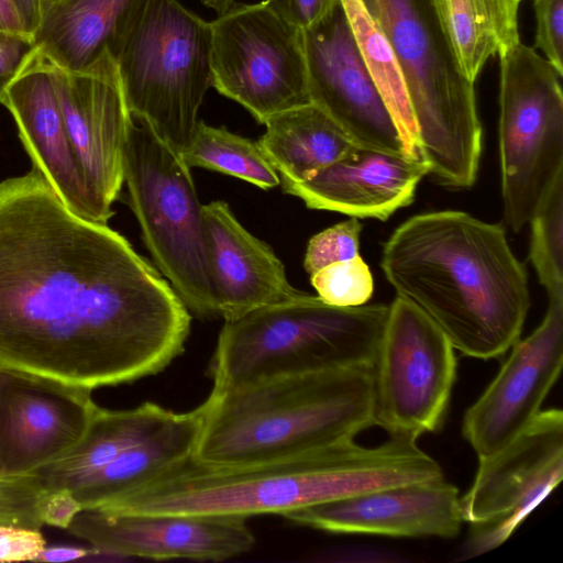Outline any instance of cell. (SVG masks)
Instances as JSON below:
<instances>
[{"label":"cell","mask_w":563,"mask_h":563,"mask_svg":"<svg viewBox=\"0 0 563 563\" xmlns=\"http://www.w3.org/2000/svg\"><path fill=\"white\" fill-rule=\"evenodd\" d=\"M175 413L154 402L128 410L99 407L82 438L64 455L36 471L44 490H71L120 454L155 434Z\"/></svg>","instance_id":"603a6c76"},{"label":"cell","mask_w":563,"mask_h":563,"mask_svg":"<svg viewBox=\"0 0 563 563\" xmlns=\"http://www.w3.org/2000/svg\"><path fill=\"white\" fill-rule=\"evenodd\" d=\"M0 29L26 33L13 0H0Z\"/></svg>","instance_id":"74e56055"},{"label":"cell","mask_w":563,"mask_h":563,"mask_svg":"<svg viewBox=\"0 0 563 563\" xmlns=\"http://www.w3.org/2000/svg\"><path fill=\"white\" fill-rule=\"evenodd\" d=\"M460 498L442 476L307 506L283 517L332 533L452 539L463 522Z\"/></svg>","instance_id":"ac0fdd59"},{"label":"cell","mask_w":563,"mask_h":563,"mask_svg":"<svg viewBox=\"0 0 563 563\" xmlns=\"http://www.w3.org/2000/svg\"><path fill=\"white\" fill-rule=\"evenodd\" d=\"M380 266L462 355L498 358L520 339L528 277L501 225L455 210L417 214L385 243Z\"/></svg>","instance_id":"7a4b0ae2"},{"label":"cell","mask_w":563,"mask_h":563,"mask_svg":"<svg viewBox=\"0 0 563 563\" xmlns=\"http://www.w3.org/2000/svg\"><path fill=\"white\" fill-rule=\"evenodd\" d=\"M45 547L41 530L0 523V562H34Z\"/></svg>","instance_id":"836d02e7"},{"label":"cell","mask_w":563,"mask_h":563,"mask_svg":"<svg viewBox=\"0 0 563 563\" xmlns=\"http://www.w3.org/2000/svg\"><path fill=\"white\" fill-rule=\"evenodd\" d=\"M202 218L218 318L232 321L302 294L273 249L250 233L227 202L202 205Z\"/></svg>","instance_id":"44dd1931"},{"label":"cell","mask_w":563,"mask_h":563,"mask_svg":"<svg viewBox=\"0 0 563 563\" xmlns=\"http://www.w3.org/2000/svg\"><path fill=\"white\" fill-rule=\"evenodd\" d=\"M388 311L383 303L338 307L302 292L225 321L209 365L212 391L286 375L373 365Z\"/></svg>","instance_id":"5b68a950"},{"label":"cell","mask_w":563,"mask_h":563,"mask_svg":"<svg viewBox=\"0 0 563 563\" xmlns=\"http://www.w3.org/2000/svg\"><path fill=\"white\" fill-rule=\"evenodd\" d=\"M365 65L400 133L406 154L420 156L417 126L401 67L362 0H341Z\"/></svg>","instance_id":"4316f807"},{"label":"cell","mask_w":563,"mask_h":563,"mask_svg":"<svg viewBox=\"0 0 563 563\" xmlns=\"http://www.w3.org/2000/svg\"><path fill=\"white\" fill-rule=\"evenodd\" d=\"M534 48L563 77V0H533Z\"/></svg>","instance_id":"1f68e13d"},{"label":"cell","mask_w":563,"mask_h":563,"mask_svg":"<svg viewBox=\"0 0 563 563\" xmlns=\"http://www.w3.org/2000/svg\"><path fill=\"white\" fill-rule=\"evenodd\" d=\"M66 129L100 222L124 181V156L133 117L117 64L108 53L89 67L70 71L52 65Z\"/></svg>","instance_id":"5bb4252c"},{"label":"cell","mask_w":563,"mask_h":563,"mask_svg":"<svg viewBox=\"0 0 563 563\" xmlns=\"http://www.w3.org/2000/svg\"><path fill=\"white\" fill-rule=\"evenodd\" d=\"M91 549L71 545L45 547L34 562H65L85 559Z\"/></svg>","instance_id":"8d00e7d4"},{"label":"cell","mask_w":563,"mask_h":563,"mask_svg":"<svg viewBox=\"0 0 563 563\" xmlns=\"http://www.w3.org/2000/svg\"><path fill=\"white\" fill-rule=\"evenodd\" d=\"M495 378L467 408L462 435L478 459L500 450L541 411L563 364V298L549 299L541 324L518 339Z\"/></svg>","instance_id":"9a60e30c"},{"label":"cell","mask_w":563,"mask_h":563,"mask_svg":"<svg viewBox=\"0 0 563 563\" xmlns=\"http://www.w3.org/2000/svg\"><path fill=\"white\" fill-rule=\"evenodd\" d=\"M301 35L310 102L332 119L354 145L407 155L341 0L321 20L301 30Z\"/></svg>","instance_id":"4fadbf2b"},{"label":"cell","mask_w":563,"mask_h":563,"mask_svg":"<svg viewBox=\"0 0 563 563\" xmlns=\"http://www.w3.org/2000/svg\"><path fill=\"white\" fill-rule=\"evenodd\" d=\"M203 417V402L191 411L176 412L155 434L130 448L73 488L70 492L82 510L98 508L190 456L200 434Z\"/></svg>","instance_id":"cb8c5ba5"},{"label":"cell","mask_w":563,"mask_h":563,"mask_svg":"<svg viewBox=\"0 0 563 563\" xmlns=\"http://www.w3.org/2000/svg\"><path fill=\"white\" fill-rule=\"evenodd\" d=\"M152 0H48L32 34L52 65L85 69L104 54L113 59Z\"/></svg>","instance_id":"7402d4cb"},{"label":"cell","mask_w":563,"mask_h":563,"mask_svg":"<svg viewBox=\"0 0 563 563\" xmlns=\"http://www.w3.org/2000/svg\"><path fill=\"white\" fill-rule=\"evenodd\" d=\"M245 517L111 514L81 510L67 530L122 559L224 561L250 551L255 538Z\"/></svg>","instance_id":"e0dca14e"},{"label":"cell","mask_w":563,"mask_h":563,"mask_svg":"<svg viewBox=\"0 0 563 563\" xmlns=\"http://www.w3.org/2000/svg\"><path fill=\"white\" fill-rule=\"evenodd\" d=\"M340 0H264L278 16L303 30L321 20Z\"/></svg>","instance_id":"e575fe53"},{"label":"cell","mask_w":563,"mask_h":563,"mask_svg":"<svg viewBox=\"0 0 563 563\" xmlns=\"http://www.w3.org/2000/svg\"><path fill=\"white\" fill-rule=\"evenodd\" d=\"M362 224L357 218L330 227L313 235L307 246L303 267L311 276L319 269L358 254Z\"/></svg>","instance_id":"4dcf8cb0"},{"label":"cell","mask_w":563,"mask_h":563,"mask_svg":"<svg viewBox=\"0 0 563 563\" xmlns=\"http://www.w3.org/2000/svg\"><path fill=\"white\" fill-rule=\"evenodd\" d=\"M530 252L549 299L563 298V173L541 197L532 217Z\"/></svg>","instance_id":"f1b7e54d"},{"label":"cell","mask_w":563,"mask_h":563,"mask_svg":"<svg viewBox=\"0 0 563 563\" xmlns=\"http://www.w3.org/2000/svg\"><path fill=\"white\" fill-rule=\"evenodd\" d=\"M443 476L417 440L389 437L366 448L354 440L277 460L209 466L191 455L98 507L111 514L286 515L364 492Z\"/></svg>","instance_id":"3957f363"},{"label":"cell","mask_w":563,"mask_h":563,"mask_svg":"<svg viewBox=\"0 0 563 563\" xmlns=\"http://www.w3.org/2000/svg\"><path fill=\"white\" fill-rule=\"evenodd\" d=\"M474 481L461 498L471 523L464 558L501 545L563 478V412L541 410L500 450L478 459Z\"/></svg>","instance_id":"7c38bea8"},{"label":"cell","mask_w":563,"mask_h":563,"mask_svg":"<svg viewBox=\"0 0 563 563\" xmlns=\"http://www.w3.org/2000/svg\"><path fill=\"white\" fill-rule=\"evenodd\" d=\"M257 144L280 183H299L346 154L354 145L339 125L310 103L268 118Z\"/></svg>","instance_id":"d4e9b609"},{"label":"cell","mask_w":563,"mask_h":563,"mask_svg":"<svg viewBox=\"0 0 563 563\" xmlns=\"http://www.w3.org/2000/svg\"><path fill=\"white\" fill-rule=\"evenodd\" d=\"M190 313L107 224L70 211L34 168L0 183V368L92 391L165 369Z\"/></svg>","instance_id":"6da1fadb"},{"label":"cell","mask_w":563,"mask_h":563,"mask_svg":"<svg viewBox=\"0 0 563 563\" xmlns=\"http://www.w3.org/2000/svg\"><path fill=\"white\" fill-rule=\"evenodd\" d=\"M43 1H44V3H46L48 0H43Z\"/></svg>","instance_id":"ab89813d"},{"label":"cell","mask_w":563,"mask_h":563,"mask_svg":"<svg viewBox=\"0 0 563 563\" xmlns=\"http://www.w3.org/2000/svg\"><path fill=\"white\" fill-rule=\"evenodd\" d=\"M35 52L31 34L0 29V103L7 89Z\"/></svg>","instance_id":"d6a6232c"},{"label":"cell","mask_w":563,"mask_h":563,"mask_svg":"<svg viewBox=\"0 0 563 563\" xmlns=\"http://www.w3.org/2000/svg\"><path fill=\"white\" fill-rule=\"evenodd\" d=\"M98 408L90 390L0 368V473H32L57 460Z\"/></svg>","instance_id":"2e32d148"},{"label":"cell","mask_w":563,"mask_h":563,"mask_svg":"<svg viewBox=\"0 0 563 563\" xmlns=\"http://www.w3.org/2000/svg\"><path fill=\"white\" fill-rule=\"evenodd\" d=\"M181 156L189 167L231 175L265 190L280 184L257 142L201 120Z\"/></svg>","instance_id":"83f0119b"},{"label":"cell","mask_w":563,"mask_h":563,"mask_svg":"<svg viewBox=\"0 0 563 563\" xmlns=\"http://www.w3.org/2000/svg\"><path fill=\"white\" fill-rule=\"evenodd\" d=\"M191 457L238 466L354 440L373 423V365L294 374L212 391Z\"/></svg>","instance_id":"277c9868"},{"label":"cell","mask_w":563,"mask_h":563,"mask_svg":"<svg viewBox=\"0 0 563 563\" xmlns=\"http://www.w3.org/2000/svg\"><path fill=\"white\" fill-rule=\"evenodd\" d=\"M429 168L421 156L393 154L353 145L341 158L284 191L308 208L354 218L387 220L415 199Z\"/></svg>","instance_id":"ffe728a7"},{"label":"cell","mask_w":563,"mask_h":563,"mask_svg":"<svg viewBox=\"0 0 563 563\" xmlns=\"http://www.w3.org/2000/svg\"><path fill=\"white\" fill-rule=\"evenodd\" d=\"M210 27L211 86L258 123L310 103L300 29L263 2L235 3Z\"/></svg>","instance_id":"8fae6325"},{"label":"cell","mask_w":563,"mask_h":563,"mask_svg":"<svg viewBox=\"0 0 563 563\" xmlns=\"http://www.w3.org/2000/svg\"><path fill=\"white\" fill-rule=\"evenodd\" d=\"M130 206L156 266L189 313L218 318L200 205L190 167L133 118L124 156Z\"/></svg>","instance_id":"ba28073f"},{"label":"cell","mask_w":563,"mask_h":563,"mask_svg":"<svg viewBox=\"0 0 563 563\" xmlns=\"http://www.w3.org/2000/svg\"><path fill=\"white\" fill-rule=\"evenodd\" d=\"M561 78L521 41L499 56L501 196L514 232L529 223L541 197L563 173Z\"/></svg>","instance_id":"9c48e42d"},{"label":"cell","mask_w":563,"mask_h":563,"mask_svg":"<svg viewBox=\"0 0 563 563\" xmlns=\"http://www.w3.org/2000/svg\"><path fill=\"white\" fill-rule=\"evenodd\" d=\"M201 2L206 7L214 10L218 15L223 14L235 4L234 0H201Z\"/></svg>","instance_id":"f35d334b"},{"label":"cell","mask_w":563,"mask_h":563,"mask_svg":"<svg viewBox=\"0 0 563 563\" xmlns=\"http://www.w3.org/2000/svg\"><path fill=\"white\" fill-rule=\"evenodd\" d=\"M454 347L421 310L396 297L373 361V423L417 440L441 429L456 380Z\"/></svg>","instance_id":"30bf717a"},{"label":"cell","mask_w":563,"mask_h":563,"mask_svg":"<svg viewBox=\"0 0 563 563\" xmlns=\"http://www.w3.org/2000/svg\"><path fill=\"white\" fill-rule=\"evenodd\" d=\"M310 277L318 296L338 307L365 305L374 289L369 267L360 255L330 264Z\"/></svg>","instance_id":"f546056e"},{"label":"cell","mask_w":563,"mask_h":563,"mask_svg":"<svg viewBox=\"0 0 563 563\" xmlns=\"http://www.w3.org/2000/svg\"><path fill=\"white\" fill-rule=\"evenodd\" d=\"M133 118L180 155L211 87V27L177 0H152L114 56Z\"/></svg>","instance_id":"52a82bcc"},{"label":"cell","mask_w":563,"mask_h":563,"mask_svg":"<svg viewBox=\"0 0 563 563\" xmlns=\"http://www.w3.org/2000/svg\"><path fill=\"white\" fill-rule=\"evenodd\" d=\"M81 510L80 503L67 488L44 490L38 504L43 525L60 529H67Z\"/></svg>","instance_id":"d590c367"},{"label":"cell","mask_w":563,"mask_h":563,"mask_svg":"<svg viewBox=\"0 0 563 563\" xmlns=\"http://www.w3.org/2000/svg\"><path fill=\"white\" fill-rule=\"evenodd\" d=\"M405 77L419 154L435 180L471 187L482 152L475 85L461 73L433 0H362Z\"/></svg>","instance_id":"8992f818"},{"label":"cell","mask_w":563,"mask_h":563,"mask_svg":"<svg viewBox=\"0 0 563 563\" xmlns=\"http://www.w3.org/2000/svg\"><path fill=\"white\" fill-rule=\"evenodd\" d=\"M462 75L473 85L487 60L520 42L521 0H433Z\"/></svg>","instance_id":"484cf974"},{"label":"cell","mask_w":563,"mask_h":563,"mask_svg":"<svg viewBox=\"0 0 563 563\" xmlns=\"http://www.w3.org/2000/svg\"><path fill=\"white\" fill-rule=\"evenodd\" d=\"M3 106L14 119L33 168L70 211L101 223L66 129L52 64L36 49L7 89Z\"/></svg>","instance_id":"d6986e66"}]
</instances>
